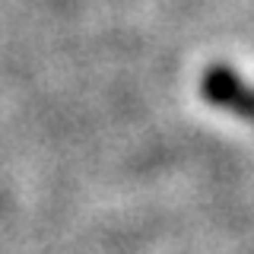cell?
<instances>
[{"label":"cell","mask_w":254,"mask_h":254,"mask_svg":"<svg viewBox=\"0 0 254 254\" xmlns=\"http://www.w3.org/2000/svg\"><path fill=\"white\" fill-rule=\"evenodd\" d=\"M200 92L210 105L216 108H226L232 115L245 118V121L254 124V89L245 86L238 79L235 70H226V67H210L200 79Z\"/></svg>","instance_id":"obj_1"}]
</instances>
